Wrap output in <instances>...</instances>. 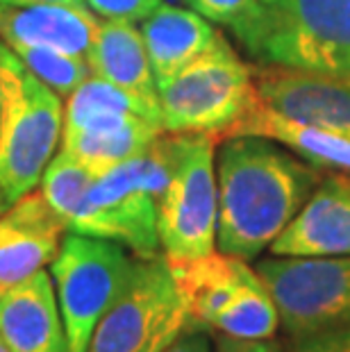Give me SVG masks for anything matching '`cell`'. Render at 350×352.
<instances>
[{"mask_svg": "<svg viewBox=\"0 0 350 352\" xmlns=\"http://www.w3.org/2000/svg\"><path fill=\"white\" fill-rule=\"evenodd\" d=\"M321 168L264 137L221 141L216 157V248L257 259L271 248L321 182Z\"/></svg>", "mask_w": 350, "mask_h": 352, "instance_id": "obj_1", "label": "cell"}, {"mask_svg": "<svg viewBox=\"0 0 350 352\" xmlns=\"http://www.w3.org/2000/svg\"><path fill=\"white\" fill-rule=\"evenodd\" d=\"M171 170L173 134L164 132L144 153L96 177L66 223V230L114 241L137 259L157 257L162 252L157 202L171 179Z\"/></svg>", "mask_w": 350, "mask_h": 352, "instance_id": "obj_2", "label": "cell"}, {"mask_svg": "<svg viewBox=\"0 0 350 352\" xmlns=\"http://www.w3.org/2000/svg\"><path fill=\"white\" fill-rule=\"evenodd\" d=\"M239 43L262 66L350 89V0H259V16Z\"/></svg>", "mask_w": 350, "mask_h": 352, "instance_id": "obj_3", "label": "cell"}, {"mask_svg": "<svg viewBox=\"0 0 350 352\" xmlns=\"http://www.w3.org/2000/svg\"><path fill=\"white\" fill-rule=\"evenodd\" d=\"M0 214L39 186L64 130L62 96L0 41Z\"/></svg>", "mask_w": 350, "mask_h": 352, "instance_id": "obj_4", "label": "cell"}, {"mask_svg": "<svg viewBox=\"0 0 350 352\" xmlns=\"http://www.w3.org/2000/svg\"><path fill=\"white\" fill-rule=\"evenodd\" d=\"M164 130L205 134L214 144L259 102L252 66L245 64L223 34L196 62L173 78L157 82Z\"/></svg>", "mask_w": 350, "mask_h": 352, "instance_id": "obj_5", "label": "cell"}, {"mask_svg": "<svg viewBox=\"0 0 350 352\" xmlns=\"http://www.w3.org/2000/svg\"><path fill=\"white\" fill-rule=\"evenodd\" d=\"M168 261L189 325L237 339H273L280 327L275 302L248 261L226 252Z\"/></svg>", "mask_w": 350, "mask_h": 352, "instance_id": "obj_6", "label": "cell"}, {"mask_svg": "<svg viewBox=\"0 0 350 352\" xmlns=\"http://www.w3.org/2000/svg\"><path fill=\"white\" fill-rule=\"evenodd\" d=\"M214 146L205 134H173V170L157 202L160 248L171 261L205 257L216 250L219 184Z\"/></svg>", "mask_w": 350, "mask_h": 352, "instance_id": "obj_7", "label": "cell"}, {"mask_svg": "<svg viewBox=\"0 0 350 352\" xmlns=\"http://www.w3.org/2000/svg\"><path fill=\"white\" fill-rule=\"evenodd\" d=\"M189 327L166 257L135 259L87 352H164Z\"/></svg>", "mask_w": 350, "mask_h": 352, "instance_id": "obj_8", "label": "cell"}, {"mask_svg": "<svg viewBox=\"0 0 350 352\" xmlns=\"http://www.w3.org/2000/svg\"><path fill=\"white\" fill-rule=\"evenodd\" d=\"M135 259L123 245L66 232L50 261L69 352H87L100 318L121 294Z\"/></svg>", "mask_w": 350, "mask_h": 352, "instance_id": "obj_9", "label": "cell"}, {"mask_svg": "<svg viewBox=\"0 0 350 352\" xmlns=\"http://www.w3.org/2000/svg\"><path fill=\"white\" fill-rule=\"evenodd\" d=\"M257 275L294 341L350 323V254L257 261Z\"/></svg>", "mask_w": 350, "mask_h": 352, "instance_id": "obj_10", "label": "cell"}, {"mask_svg": "<svg viewBox=\"0 0 350 352\" xmlns=\"http://www.w3.org/2000/svg\"><path fill=\"white\" fill-rule=\"evenodd\" d=\"M66 232L64 221L36 189L0 214V296L43 271Z\"/></svg>", "mask_w": 350, "mask_h": 352, "instance_id": "obj_11", "label": "cell"}, {"mask_svg": "<svg viewBox=\"0 0 350 352\" xmlns=\"http://www.w3.org/2000/svg\"><path fill=\"white\" fill-rule=\"evenodd\" d=\"M259 102L350 141V89L282 66H252Z\"/></svg>", "mask_w": 350, "mask_h": 352, "instance_id": "obj_12", "label": "cell"}, {"mask_svg": "<svg viewBox=\"0 0 350 352\" xmlns=\"http://www.w3.org/2000/svg\"><path fill=\"white\" fill-rule=\"evenodd\" d=\"M278 257H339L350 254V173L323 175L296 219L275 239Z\"/></svg>", "mask_w": 350, "mask_h": 352, "instance_id": "obj_13", "label": "cell"}, {"mask_svg": "<svg viewBox=\"0 0 350 352\" xmlns=\"http://www.w3.org/2000/svg\"><path fill=\"white\" fill-rule=\"evenodd\" d=\"M0 339L10 352H69L50 273L30 275L0 296Z\"/></svg>", "mask_w": 350, "mask_h": 352, "instance_id": "obj_14", "label": "cell"}, {"mask_svg": "<svg viewBox=\"0 0 350 352\" xmlns=\"http://www.w3.org/2000/svg\"><path fill=\"white\" fill-rule=\"evenodd\" d=\"M98 19L87 5H0V41L5 46H39L87 57Z\"/></svg>", "mask_w": 350, "mask_h": 352, "instance_id": "obj_15", "label": "cell"}, {"mask_svg": "<svg viewBox=\"0 0 350 352\" xmlns=\"http://www.w3.org/2000/svg\"><path fill=\"white\" fill-rule=\"evenodd\" d=\"M155 80H168L207 52L219 39L216 30L198 12L160 5L139 23Z\"/></svg>", "mask_w": 350, "mask_h": 352, "instance_id": "obj_16", "label": "cell"}, {"mask_svg": "<svg viewBox=\"0 0 350 352\" xmlns=\"http://www.w3.org/2000/svg\"><path fill=\"white\" fill-rule=\"evenodd\" d=\"M164 132L166 130L162 123L137 114L98 116L80 125L78 130L62 132L59 151L76 157L100 175L116 164L144 153Z\"/></svg>", "mask_w": 350, "mask_h": 352, "instance_id": "obj_17", "label": "cell"}, {"mask_svg": "<svg viewBox=\"0 0 350 352\" xmlns=\"http://www.w3.org/2000/svg\"><path fill=\"white\" fill-rule=\"evenodd\" d=\"M232 137H264L278 141L287 151L314 164L316 168H330L350 173V141L321 127L294 121L273 111L266 104L257 102L239 123L232 127L228 139ZM226 141V139H223Z\"/></svg>", "mask_w": 350, "mask_h": 352, "instance_id": "obj_18", "label": "cell"}, {"mask_svg": "<svg viewBox=\"0 0 350 352\" xmlns=\"http://www.w3.org/2000/svg\"><path fill=\"white\" fill-rule=\"evenodd\" d=\"M89 73L135 91L146 98H157V80H155L148 50L137 23L125 21H98V32L87 52Z\"/></svg>", "mask_w": 350, "mask_h": 352, "instance_id": "obj_19", "label": "cell"}, {"mask_svg": "<svg viewBox=\"0 0 350 352\" xmlns=\"http://www.w3.org/2000/svg\"><path fill=\"white\" fill-rule=\"evenodd\" d=\"M121 114H137L151 118L155 123H162V107L160 100L146 98L128 89L111 85V82L89 76L82 85L69 96L64 104V130H78L91 118L98 116H121ZM164 125V123H162Z\"/></svg>", "mask_w": 350, "mask_h": 352, "instance_id": "obj_20", "label": "cell"}, {"mask_svg": "<svg viewBox=\"0 0 350 352\" xmlns=\"http://www.w3.org/2000/svg\"><path fill=\"white\" fill-rule=\"evenodd\" d=\"M98 177L94 168L82 164L76 157L59 151L43 170L41 177V193L48 200V205L55 209V214L64 221V226L76 212L82 196L87 193L89 184Z\"/></svg>", "mask_w": 350, "mask_h": 352, "instance_id": "obj_21", "label": "cell"}, {"mask_svg": "<svg viewBox=\"0 0 350 352\" xmlns=\"http://www.w3.org/2000/svg\"><path fill=\"white\" fill-rule=\"evenodd\" d=\"M32 76L39 78L43 85L50 87L57 96L69 98L76 89L85 82L89 73L87 57L69 55L53 48H39V46H7Z\"/></svg>", "mask_w": 350, "mask_h": 352, "instance_id": "obj_22", "label": "cell"}, {"mask_svg": "<svg viewBox=\"0 0 350 352\" xmlns=\"http://www.w3.org/2000/svg\"><path fill=\"white\" fill-rule=\"evenodd\" d=\"M187 3L210 23L228 28L239 41L259 16V0H187Z\"/></svg>", "mask_w": 350, "mask_h": 352, "instance_id": "obj_23", "label": "cell"}, {"mask_svg": "<svg viewBox=\"0 0 350 352\" xmlns=\"http://www.w3.org/2000/svg\"><path fill=\"white\" fill-rule=\"evenodd\" d=\"M87 7L107 21H125L141 23L148 14L162 5V0H85Z\"/></svg>", "mask_w": 350, "mask_h": 352, "instance_id": "obj_24", "label": "cell"}, {"mask_svg": "<svg viewBox=\"0 0 350 352\" xmlns=\"http://www.w3.org/2000/svg\"><path fill=\"white\" fill-rule=\"evenodd\" d=\"M294 352H350V323L298 339Z\"/></svg>", "mask_w": 350, "mask_h": 352, "instance_id": "obj_25", "label": "cell"}, {"mask_svg": "<svg viewBox=\"0 0 350 352\" xmlns=\"http://www.w3.org/2000/svg\"><path fill=\"white\" fill-rule=\"evenodd\" d=\"M214 352H285V348L271 339H237L221 334Z\"/></svg>", "mask_w": 350, "mask_h": 352, "instance_id": "obj_26", "label": "cell"}, {"mask_svg": "<svg viewBox=\"0 0 350 352\" xmlns=\"http://www.w3.org/2000/svg\"><path fill=\"white\" fill-rule=\"evenodd\" d=\"M164 352H212V341L205 327L189 325Z\"/></svg>", "mask_w": 350, "mask_h": 352, "instance_id": "obj_27", "label": "cell"}, {"mask_svg": "<svg viewBox=\"0 0 350 352\" xmlns=\"http://www.w3.org/2000/svg\"><path fill=\"white\" fill-rule=\"evenodd\" d=\"M0 5L28 7V5H64V7H80L87 5L85 0H0Z\"/></svg>", "mask_w": 350, "mask_h": 352, "instance_id": "obj_28", "label": "cell"}, {"mask_svg": "<svg viewBox=\"0 0 350 352\" xmlns=\"http://www.w3.org/2000/svg\"><path fill=\"white\" fill-rule=\"evenodd\" d=\"M0 352H10V348L5 346V341H3V339H0Z\"/></svg>", "mask_w": 350, "mask_h": 352, "instance_id": "obj_29", "label": "cell"}, {"mask_svg": "<svg viewBox=\"0 0 350 352\" xmlns=\"http://www.w3.org/2000/svg\"><path fill=\"white\" fill-rule=\"evenodd\" d=\"M0 109H3V89H0Z\"/></svg>", "mask_w": 350, "mask_h": 352, "instance_id": "obj_30", "label": "cell"}]
</instances>
